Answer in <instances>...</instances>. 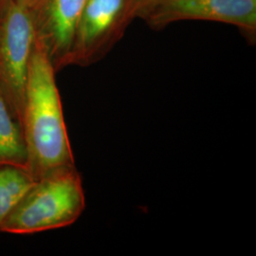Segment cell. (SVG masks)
<instances>
[{
  "label": "cell",
  "mask_w": 256,
  "mask_h": 256,
  "mask_svg": "<svg viewBox=\"0 0 256 256\" xmlns=\"http://www.w3.org/2000/svg\"><path fill=\"white\" fill-rule=\"evenodd\" d=\"M4 1H5V0H0V12H1V9H2L3 4H4Z\"/></svg>",
  "instance_id": "11"
},
{
  "label": "cell",
  "mask_w": 256,
  "mask_h": 256,
  "mask_svg": "<svg viewBox=\"0 0 256 256\" xmlns=\"http://www.w3.org/2000/svg\"><path fill=\"white\" fill-rule=\"evenodd\" d=\"M28 152L21 124L0 88V164L27 167Z\"/></svg>",
  "instance_id": "7"
},
{
  "label": "cell",
  "mask_w": 256,
  "mask_h": 256,
  "mask_svg": "<svg viewBox=\"0 0 256 256\" xmlns=\"http://www.w3.org/2000/svg\"><path fill=\"white\" fill-rule=\"evenodd\" d=\"M86 208L81 174L64 166L36 180L0 228L10 234H32L72 225Z\"/></svg>",
  "instance_id": "2"
},
{
  "label": "cell",
  "mask_w": 256,
  "mask_h": 256,
  "mask_svg": "<svg viewBox=\"0 0 256 256\" xmlns=\"http://www.w3.org/2000/svg\"><path fill=\"white\" fill-rule=\"evenodd\" d=\"M34 182L27 167L0 164V228Z\"/></svg>",
  "instance_id": "8"
},
{
  "label": "cell",
  "mask_w": 256,
  "mask_h": 256,
  "mask_svg": "<svg viewBox=\"0 0 256 256\" xmlns=\"http://www.w3.org/2000/svg\"><path fill=\"white\" fill-rule=\"evenodd\" d=\"M140 0H88L79 20L70 64L88 66L101 61L138 16Z\"/></svg>",
  "instance_id": "4"
},
{
  "label": "cell",
  "mask_w": 256,
  "mask_h": 256,
  "mask_svg": "<svg viewBox=\"0 0 256 256\" xmlns=\"http://www.w3.org/2000/svg\"><path fill=\"white\" fill-rule=\"evenodd\" d=\"M153 30L182 20H206L238 27L252 42L256 34V0H152L138 12Z\"/></svg>",
  "instance_id": "5"
},
{
  "label": "cell",
  "mask_w": 256,
  "mask_h": 256,
  "mask_svg": "<svg viewBox=\"0 0 256 256\" xmlns=\"http://www.w3.org/2000/svg\"><path fill=\"white\" fill-rule=\"evenodd\" d=\"M88 0H39L32 9L36 40L56 72L70 66L74 38Z\"/></svg>",
  "instance_id": "6"
},
{
  "label": "cell",
  "mask_w": 256,
  "mask_h": 256,
  "mask_svg": "<svg viewBox=\"0 0 256 256\" xmlns=\"http://www.w3.org/2000/svg\"><path fill=\"white\" fill-rule=\"evenodd\" d=\"M18 1L32 10L34 9L36 6L37 3L39 2V0H18Z\"/></svg>",
  "instance_id": "9"
},
{
  "label": "cell",
  "mask_w": 256,
  "mask_h": 256,
  "mask_svg": "<svg viewBox=\"0 0 256 256\" xmlns=\"http://www.w3.org/2000/svg\"><path fill=\"white\" fill-rule=\"evenodd\" d=\"M140 9L146 5V4H147L148 2H150V1H152V0H140Z\"/></svg>",
  "instance_id": "10"
},
{
  "label": "cell",
  "mask_w": 256,
  "mask_h": 256,
  "mask_svg": "<svg viewBox=\"0 0 256 256\" xmlns=\"http://www.w3.org/2000/svg\"><path fill=\"white\" fill-rule=\"evenodd\" d=\"M36 39L32 10L18 0H5L0 12V88L20 124Z\"/></svg>",
  "instance_id": "3"
},
{
  "label": "cell",
  "mask_w": 256,
  "mask_h": 256,
  "mask_svg": "<svg viewBox=\"0 0 256 256\" xmlns=\"http://www.w3.org/2000/svg\"><path fill=\"white\" fill-rule=\"evenodd\" d=\"M55 74L45 50L36 39L21 118L27 168L36 180L57 168L75 165Z\"/></svg>",
  "instance_id": "1"
}]
</instances>
